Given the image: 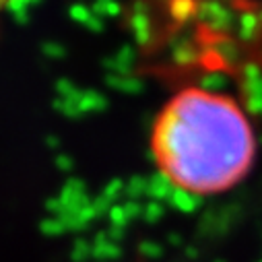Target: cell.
Here are the masks:
<instances>
[{
    "label": "cell",
    "mask_w": 262,
    "mask_h": 262,
    "mask_svg": "<svg viewBox=\"0 0 262 262\" xmlns=\"http://www.w3.org/2000/svg\"><path fill=\"white\" fill-rule=\"evenodd\" d=\"M149 151L173 188L194 196H215L235 188L252 171L256 135L231 95L184 87L157 112Z\"/></svg>",
    "instance_id": "obj_1"
},
{
    "label": "cell",
    "mask_w": 262,
    "mask_h": 262,
    "mask_svg": "<svg viewBox=\"0 0 262 262\" xmlns=\"http://www.w3.org/2000/svg\"><path fill=\"white\" fill-rule=\"evenodd\" d=\"M9 3H11V0H0V15H3V11L9 7Z\"/></svg>",
    "instance_id": "obj_2"
}]
</instances>
